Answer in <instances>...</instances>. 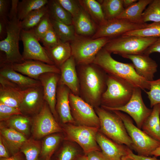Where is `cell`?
Here are the masks:
<instances>
[{
	"label": "cell",
	"mask_w": 160,
	"mask_h": 160,
	"mask_svg": "<svg viewBox=\"0 0 160 160\" xmlns=\"http://www.w3.org/2000/svg\"><path fill=\"white\" fill-rule=\"evenodd\" d=\"M79 96L94 108L101 105L107 88L108 74L93 63L76 65Z\"/></svg>",
	"instance_id": "1"
},
{
	"label": "cell",
	"mask_w": 160,
	"mask_h": 160,
	"mask_svg": "<svg viewBox=\"0 0 160 160\" xmlns=\"http://www.w3.org/2000/svg\"><path fill=\"white\" fill-rule=\"evenodd\" d=\"M100 122L102 133L115 142L132 150V141L121 118L113 111L101 106L94 108Z\"/></svg>",
	"instance_id": "3"
},
{
	"label": "cell",
	"mask_w": 160,
	"mask_h": 160,
	"mask_svg": "<svg viewBox=\"0 0 160 160\" xmlns=\"http://www.w3.org/2000/svg\"><path fill=\"white\" fill-rule=\"evenodd\" d=\"M47 5L48 14L50 19L68 25L72 24V16L60 4L57 0H48Z\"/></svg>",
	"instance_id": "29"
},
{
	"label": "cell",
	"mask_w": 160,
	"mask_h": 160,
	"mask_svg": "<svg viewBox=\"0 0 160 160\" xmlns=\"http://www.w3.org/2000/svg\"><path fill=\"white\" fill-rule=\"evenodd\" d=\"M71 92L66 86L58 84L55 109L61 121L64 124L75 122L71 114L69 104V96Z\"/></svg>",
	"instance_id": "22"
},
{
	"label": "cell",
	"mask_w": 160,
	"mask_h": 160,
	"mask_svg": "<svg viewBox=\"0 0 160 160\" xmlns=\"http://www.w3.org/2000/svg\"><path fill=\"white\" fill-rule=\"evenodd\" d=\"M111 53L103 48L96 55L93 63L102 69L108 75L122 79L134 87L144 91L149 90V81L138 75L132 63H124L114 59Z\"/></svg>",
	"instance_id": "2"
},
{
	"label": "cell",
	"mask_w": 160,
	"mask_h": 160,
	"mask_svg": "<svg viewBox=\"0 0 160 160\" xmlns=\"http://www.w3.org/2000/svg\"><path fill=\"white\" fill-rule=\"evenodd\" d=\"M141 90L140 88L135 87L130 100L122 106L114 108L101 107L110 111H119L127 113L135 121L137 127L141 129L144 122L152 110L147 108L144 103Z\"/></svg>",
	"instance_id": "13"
},
{
	"label": "cell",
	"mask_w": 160,
	"mask_h": 160,
	"mask_svg": "<svg viewBox=\"0 0 160 160\" xmlns=\"http://www.w3.org/2000/svg\"><path fill=\"white\" fill-rule=\"evenodd\" d=\"M51 156H48L45 159V160H50L51 157Z\"/></svg>",
	"instance_id": "58"
},
{
	"label": "cell",
	"mask_w": 160,
	"mask_h": 160,
	"mask_svg": "<svg viewBox=\"0 0 160 160\" xmlns=\"http://www.w3.org/2000/svg\"><path fill=\"white\" fill-rule=\"evenodd\" d=\"M11 65L6 63H0V76L14 83L23 90L41 85L39 80L25 76L15 71Z\"/></svg>",
	"instance_id": "23"
},
{
	"label": "cell",
	"mask_w": 160,
	"mask_h": 160,
	"mask_svg": "<svg viewBox=\"0 0 160 160\" xmlns=\"http://www.w3.org/2000/svg\"><path fill=\"white\" fill-rule=\"evenodd\" d=\"M158 160H160V159H158Z\"/></svg>",
	"instance_id": "59"
},
{
	"label": "cell",
	"mask_w": 160,
	"mask_h": 160,
	"mask_svg": "<svg viewBox=\"0 0 160 160\" xmlns=\"http://www.w3.org/2000/svg\"><path fill=\"white\" fill-rule=\"evenodd\" d=\"M48 12L47 5L29 13L21 21L22 30L28 31L33 29Z\"/></svg>",
	"instance_id": "34"
},
{
	"label": "cell",
	"mask_w": 160,
	"mask_h": 160,
	"mask_svg": "<svg viewBox=\"0 0 160 160\" xmlns=\"http://www.w3.org/2000/svg\"><path fill=\"white\" fill-rule=\"evenodd\" d=\"M69 101L71 114L75 122L79 125L100 127L99 118L92 106L71 92Z\"/></svg>",
	"instance_id": "10"
},
{
	"label": "cell",
	"mask_w": 160,
	"mask_h": 160,
	"mask_svg": "<svg viewBox=\"0 0 160 160\" xmlns=\"http://www.w3.org/2000/svg\"><path fill=\"white\" fill-rule=\"evenodd\" d=\"M111 39L108 38L93 39L77 35L70 42L72 56L76 65L92 63L98 53Z\"/></svg>",
	"instance_id": "5"
},
{
	"label": "cell",
	"mask_w": 160,
	"mask_h": 160,
	"mask_svg": "<svg viewBox=\"0 0 160 160\" xmlns=\"http://www.w3.org/2000/svg\"><path fill=\"white\" fill-rule=\"evenodd\" d=\"M52 26L60 40L63 42H69L73 40L77 35L73 25L50 19Z\"/></svg>",
	"instance_id": "32"
},
{
	"label": "cell",
	"mask_w": 160,
	"mask_h": 160,
	"mask_svg": "<svg viewBox=\"0 0 160 160\" xmlns=\"http://www.w3.org/2000/svg\"><path fill=\"white\" fill-rule=\"evenodd\" d=\"M45 102L41 85L30 88L25 90L19 109L22 114L33 117L39 112Z\"/></svg>",
	"instance_id": "15"
},
{
	"label": "cell",
	"mask_w": 160,
	"mask_h": 160,
	"mask_svg": "<svg viewBox=\"0 0 160 160\" xmlns=\"http://www.w3.org/2000/svg\"><path fill=\"white\" fill-rule=\"evenodd\" d=\"M149 82L150 89L148 91H145L150 101L151 107L152 108L156 105L160 104V78Z\"/></svg>",
	"instance_id": "40"
},
{
	"label": "cell",
	"mask_w": 160,
	"mask_h": 160,
	"mask_svg": "<svg viewBox=\"0 0 160 160\" xmlns=\"http://www.w3.org/2000/svg\"><path fill=\"white\" fill-rule=\"evenodd\" d=\"M122 35L144 37H160V22L149 24L146 27L127 32Z\"/></svg>",
	"instance_id": "38"
},
{
	"label": "cell",
	"mask_w": 160,
	"mask_h": 160,
	"mask_svg": "<svg viewBox=\"0 0 160 160\" xmlns=\"http://www.w3.org/2000/svg\"><path fill=\"white\" fill-rule=\"evenodd\" d=\"M98 1L101 5L106 20L117 18L124 9L123 0Z\"/></svg>",
	"instance_id": "31"
},
{
	"label": "cell",
	"mask_w": 160,
	"mask_h": 160,
	"mask_svg": "<svg viewBox=\"0 0 160 160\" xmlns=\"http://www.w3.org/2000/svg\"><path fill=\"white\" fill-rule=\"evenodd\" d=\"M99 128L69 124L63 130L67 139L78 143L86 155L93 151H101L96 140Z\"/></svg>",
	"instance_id": "9"
},
{
	"label": "cell",
	"mask_w": 160,
	"mask_h": 160,
	"mask_svg": "<svg viewBox=\"0 0 160 160\" xmlns=\"http://www.w3.org/2000/svg\"><path fill=\"white\" fill-rule=\"evenodd\" d=\"M77 154L76 149L71 145H65L61 150L57 160H74Z\"/></svg>",
	"instance_id": "45"
},
{
	"label": "cell",
	"mask_w": 160,
	"mask_h": 160,
	"mask_svg": "<svg viewBox=\"0 0 160 160\" xmlns=\"http://www.w3.org/2000/svg\"><path fill=\"white\" fill-rule=\"evenodd\" d=\"M155 52L160 53V37L157 39L144 52L143 54L149 56Z\"/></svg>",
	"instance_id": "47"
},
{
	"label": "cell",
	"mask_w": 160,
	"mask_h": 160,
	"mask_svg": "<svg viewBox=\"0 0 160 160\" xmlns=\"http://www.w3.org/2000/svg\"><path fill=\"white\" fill-rule=\"evenodd\" d=\"M96 140L107 160H121L122 158L128 155L131 149L127 145L117 143L99 132Z\"/></svg>",
	"instance_id": "18"
},
{
	"label": "cell",
	"mask_w": 160,
	"mask_h": 160,
	"mask_svg": "<svg viewBox=\"0 0 160 160\" xmlns=\"http://www.w3.org/2000/svg\"><path fill=\"white\" fill-rule=\"evenodd\" d=\"M24 92L25 90L0 76V102L19 108Z\"/></svg>",
	"instance_id": "19"
},
{
	"label": "cell",
	"mask_w": 160,
	"mask_h": 160,
	"mask_svg": "<svg viewBox=\"0 0 160 160\" xmlns=\"http://www.w3.org/2000/svg\"><path fill=\"white\" fill-rule=\"evenodd\" d=\"M52 26L50 19L47 13L43 17L37 25L32 30L40 41Z\"/></svg>",
	"instance_id": "41"
},
{
	"label": "cell",
	"mask_w": 160,
	"mask_h": 160,
	"mask_svg": "<svg viewBox=\"0 0 160 160\" xmlns=\"http://www.w3.org/2000/svg\"><path fill=\"white\" fill-rule=\"evenodd\" d=\"M152 0H139L129 7L124 9L116 18L125 19L132 23H143L142 14Z\"/></svg>",
	"instance_id": "28"
},
{
	"label": "cell",
	"mask_w": 160,
	"mask_h": 160,
	"mask_svg": "<svg viewBox=\"0 0 160 160\" xmlns=\"http://www.w3.org/2000/svg\"><path fill=\"white\" fill-rule=\"evenodd\" d=\"M19 0H12L11 6L8 15L9 20H11L17 18V6Z\"/></svg>",
	"instance_id": "48"
},
{
	"label": "cell",
	"mask_w": 160,
	"mask_h": 160,
	"mask_svg": "<svg viewBox=\"0 0 160 160\" xmlns=\"http://www.w3.org/2000/svg\"><path fill=\"white\" fill-rule=\"evenodd\" d=\"M0 137L4 142L8 151L12 155L19 153L26 137L11 128L0 125Z\"/></svg>",
	"instance_id": "25"
},
{
	"label": "cell",
	"mask_w": 160,
	"mask_h": 160,
	"mask_svg": "<svg viewBox=\"0 0 160 160\" xmlns=\"http://www.w3.org/2000/svg\"><path fill=\"white\" fill-rule=\"evenodd\" d=\"M134 88L124 79L108 75L107 88L102 97L101 106L114 108L124 105L130 100Z\"/></svg>",
	"instance_id": "4"
},
{
	"label": "cell",
	"mask_w": 160,
	"mask_h": 160,
	"mask_svg": "<svg viewBox=\"0 0 160 160\" xmlns=\"http://www.w3.org/2000/svg\"><path fill=\"white\" fill-rule=\"evenodd\" d=\"M9 21L0 19V39L1 40L4 39L7 36V26Z\"/></svg>",
	"instance_id": "51"
},
{
	"label": "cell",
	"mask_w": 160,
	"mask_h": 160,
	"mask_svg": "<svg viewBox=\"0 0 160 160\" xmlns=\"http://www.w3.org/2000/svg\"><path fill=\"white\" fill-rule=\"evenodd\" d=\"M60 4L72 16L76 17L79 13L81 6L79 0H57Z\"/></svg>",
	"instance_id": "42"
},
{
	"label": "cell",
	"mask_w": 160,
	"mask_h": 160,
	"mask_svg": "<svg viewBox=\"0 0 160 160\" xmlns=\"http://www.w3.org/2000/svg\"><path fill=\"white\" fill-rule=\"evenodd\" d=\"M20 38L23 44L22 55L25 60H33L40 61L48 64L54 65L49 57L44 47L39 43V41L32 30H22Z\"/></svg>",
	"instance_id": "14"
},
{
	"label": "cell",
	"mask_w": 160,
	"mask_h": 160,
	"mask_svg": "<svg viewBox=\"0 0 160 160\" xmlns=\"http://www.w3.org/2000/svg\"><path fill=\"white\" fill-rule=\"evenodd\" d=\"M122 57L132 61L135 71L138 75L148 81L153 80L158 65L149 56L142 54L126 55Z\"/></svg>",
	"instance_id": "20"
},
{
	"label": "cell",
	"mask_w": 160,
	"mask_h": 160,
	"mask_svg": "<svg viewBox=\"0 0 160 160\" xmlns=\"http://www.w3.org/2000/svg\"><path fill=\"white\" fill-rule=\"evenodd\" d=\"M40 41L42 43L44 47L46 48L53 47L61 41L52 26Z\"/></svg>",
	"instance_id": "43"
},
{
	"label": "cell",
	"mask_w": 160,
	"mask_h": 160,
	"mask_svg": "<svg viewBox=\"0 0 160 160\" xmlns=\"http://www.w3.org/2000/svg\"><path fill=\"white\" fill-rule=\"evenodd\" d=\"M11 65L15 71L37 80L40 75L45 73L53 72L60 74V68L55 65L48 64L38 60H25L23 63H14Z\"/></svg>",
	"instance_id": "16"
},
{
	"label": "cell",
	"mask_w": 160,
	"mask_h": 160,
	"mask_svg": "<svg viewBox=\"0 0 160 160\" xmlns=\"http://www.w3.org/2000/svg\"><path fill=\"white\" fill-rule=\"evenodd\" d=\"M85 155L88 160H107L101 151H93Z\"/></svg>",
	"instance_id": "49"
},
{
	"label": "cell",
	"mask_w": 160,
	"mask_h": 160,
	"mask_svg": "<svg viewBox=\"0 0 160 160\" xmlns=\"http://www.w3.org/2000/svg\"><path fill=\"white\" fill-rule=\"evenodd\" d=\"M41 146L39 142L33 139L27 140L21 147L20 151L25 155L26 160H39Z\"/></svg>",
	"instance_id": "36"
},
{
	"label": "cell",
	"mask_w": 160,
	"mask_h": 160,
	"mask_svg": "<svg viewBox=\"0 0 160 160\" xmlns=\"http://www.w3.org/2000/svg\"><path fill=\"white\" fill-rule=\"evenodd\" d=\"M127 156L134 160H158L156 157L154 156L153 157H151L149 156H145L135 154L133 153L131 149L129 150Z\"/></svg>",
	"instance_id": "50"
},
{
	"label": "cell",
	"mask_w": 160,
	"mask_h": 160,
	"mask_svg": "<svg viewBox=\"0 0 160 160\" xmlns=\"http://www.w3.org/2000/svg\"><path fill=\"white\" fill-rule=\"evenodd\" d=\"M151 155H153L156 157L160 156V146L152 152Z\"/></svg>",
	"instance_id": "55"
},
{
	"label": "cell",
	"mask_w": 160,
	"mask_h": 160,
	"mask_svg": "<svg viewBox=\"0 0 160 160\" xmlns=\"http://www.w3.org/2000/svg\"><path fill=\"white\" fill-rule=\"evenodd\" d=\"M55 119L45 101L39 112L32 117L31 130L33 137L39 139L49 135L61 132L62 129Z\"/></svg>",
	"instance_id": "12"
},
{
	"label": "cell",
	"mask_w": 160,
	"mask_h": 160,
	"mask_svg": "<svg viewBox=\"0 0 160 160\" xmlns=\"http://www.w3.org/2000/svg\"><path fill=\"white\" fill-rule=\"evenodd\" d=\"M8 150L4 142L0 137V157L2 158L9 157Z\"/></svg>",
	"instance_id": "52"
},
{
	"label": "cell",
	"mask_w": 160,
	"mask_h": 160,
	"mask_svg": "<svg viewBox=\"0 0 160 160\" xmlns=\"http://www.w3.org/2000/svg\"><path fill=\"white\" fill-rule=\"evenodd\" d=\"M142 14L143 23L160 22V0H152Z\"/></svg>",
	"instance_id": "39"
},
{
	"label": "cell",
	"mask_w": 160,
	"mask_h": 160,
	"mask_svg": "<svg viewBox=\"0 0 160 160\" xmlns=\"http://www.w3.org/2000/svg\"><path fill=\"white\" fill-rule=\"evenodd\" d=\"M21 30V21L17 18L9 20L7 36L0 41V51L4 53V56L1 55L3 59L0 63H20L25 60L19 50V41Z\"/></svg>",
	"instance_id": "8"
},
{
	"label": "cell",
	"mask_w": 160,
	"mask_h": 160,
	"mask_svg": "<svg viewBox=\"0 0 160 160\" xmlns=\"http://www.w3.org/2000/svg\"><path fill=\"white\" fill-rule=\"evenodd\" d=\"M47 0H23L17 6V18L22 21L29 13L41 8L47 4Z\"/></svg>",
	"instance_id": "35"
},
{
	"label": "cell",
	"mask_w": 160,
	"mask_h": 160,
	"mask_svg": "<svg viewBox=\"0 0 160 160\" xmlns=\"http://www.w3.org/2000/svg\"><path fill=\"white\" fill-rule=\"evenodd\" d=\"M60 74L48 72L40 75L38 80L43 87L44 98L55 119L58 117L55 109L57 87Z\"/></svg>",
	"instance_id": "17"
},
{
	"label": "cell",
	"mask_w": 160,
	"mask_h": 160,
	"mask_svg": "<svg viewBox=\"0 0 160 160\" xmlns=\"http://www.w3.org/2000/svg\"><path fill=\"white\" fill-rule=\"evenodd\" d=\"M22 114L19 108L13 107L0 102V121H5L13 116Z\"/></svg>",
	"instance_id": "44"
},
{
	"label": "cell",
	"mask_w": 160,
	"mask_h": 160,
	"mask_svg": "<svg viewBox=\"0 0 160 160\" xmlns=\"http://www.w3.org/2000/svg\"><path fill=\"white\" fill-rule=\"evenodd\" d=\"M61 138L57 134H52L45 137L41 145V156L45 158L51 156L58 146Z\"/></svg>",
	"instance_id": "37"
},
{
	"label": "cell",
	"mask_w": 160,
	"mask_h": 160,
	"mask_svg": "<svg viewBox=\"0 0 160 160\" xmlns=\"http://www.w3.org/2000/svg\"><path fill=\"white\" fill-rule=\"evenodd\" d=\"M0 160H23L20 155L19 153L7 158H2Z\"/></svg>",
	"instance_id": "54"
},
{
	"label": "cell",
	"mask_w": 160,
	"mask_h": 160,
	"mask_svg": "<svg viewBox=\"0 0 160 160\" xmlns=\"http://www.w3.org/2000/svg\"><path fill=\"white\" fill-rule=\"evenodd\" d=\"M76 160H88L86 155L80 156Z\"/></svg>",
	"instance_id": "56"
},
{
	"label": "cell",
	"mask_w": 160,
	"mask_h": 160,
	"mask_svg": "<svg viewBox=\"0 0 160 160\" xmlns=\"http://www.w3.org/2000/svg\"><path fill=\"white\" fill-rule=\"evenodd\" d=\"M121 160H134L128 157L127 156H125L122 158Z\"/></svg>",
	"instance_id": "57"
},
{
	"label": "cell",
	"mask_w": 160,
	"mask_h": 160,
	"mask_svg": "<svg viewBox=\"0 0 160 160\" xmlns=\"http://www.w3.org/2000/svg\"><path fill=\"white\" fill-rule=\"evenodd\" d=\"M160 104L153 107L150 115L144 122L143 131L153 139L160 142Z\"/></svg>",
	"instance_id": "27"
},
{
	"label": "cell",
	"mask_w": 160,
	"mask_h": 160,
	"mask_svg": "<svg viewBox=\"0 0 160 160\" xmlns=\"http://www.w3.org/2000/svg\"><path fill=\"white\" fill-rule=\"evenodd\" d=\"M137 1V0H123V5L124 9L131 6Z\"/></svg>",
	"instance_id": "53"
},
{
	"label": "cell",
	"mask_w": 160,
	"mask_h": 160,
	"mask_svg": "<svg viewBox=\"0 0 160 160\" xmlns=\"http://www.w3.org/2000/svg\"><path fill=\"white\" fill-rule=\"evenodd\" d=\"M149 24L147 23H137L127 20L115 18L106 20L98 25L97 30L92 39L108 38L112 39L122 35L131 31L146 27Z\"/></svg>",
	"instance_id": "11"
},
{
	"label": "cell",
	"mask_w": 160,
	"mask_h": 160,
	"mask_svg": "<svg viewBox=\"0 0 160 160\" xmlns=\"http://www.w3.org/2000/svg\"><path fill=\"white\" fill-rule=\"evenodd\" d=\"M5 121L7 127L14 129L26 137L29 135L31 122L29 116L23 114L15 115Z\"/></svg>",
	"instance_id": "33"
},
{
	"label": "cell",
	"mask_w": 160,
	"mask_h": 160,
	"mask_svg": "<svg viewBox=\"0 0 160 160\" xmlns=\"http://www.w3.org/2000/svg\"><path fill=\"white\" fill-rule=\"evenodd\" d=\"M76 64L72 56L59 68L60 78L58 84L67 87L74 94L79 95V84Z\"/></svg>",
	"instance_id": "21"
},
{
	"label": "cell",
	"mask_w": 160,
	"mask_h": 160,
	"mask_svg": "<svg viewBox=\"0 0 160 160\" xmlns=\"http://www.w3.org/2000/svg\"><path fill=\"white\" fill-rule=\"evenodd\" d=\"M77 35L92 37L95 33L98 25L81 6L78 14L72 19Z\"/></svg>",
	"instance_id": "24"
},
{
	"label": "cell",
	"mask_w": 160,
	"mask_h": 160,
	"mask_svg": "<svg viewBox=\"0 0 160 160\" xmlns=\"http://www.w3.org/2000/svg\"><path fill=\"white\" fill-rule=\"evenodd\" d=\"M81 7L99 25L105 21L104 15L101 5L98 1L79 0Z\"/></svg>",
	"instance_id": "30"
},
{
	"label": "cell",
	"mask_w": 160,
	"mask_h": 160,
	"mask_svg": "<svg viewBox=\"0 0 160 160\" xmlns=\"http://www.w3.org/2000/svg\"><path fill=\"white\" fill-rule=\"evenodd\" d=\"M158 39L134 36H121L111 39L103 48L110 53L126 55L141 54Z\"/></svg>",
	"instance_id": "6"
},
{
	"label": "cell",
	"mask_w": 160,
	"mask_h": 160,
	"mask_svg": "<svg viewBox=\"0 0 160 160\" xmlns=\"http://www.w3.org/2000/svg\"><path fill=\"white\" fill-rule=\"evenodd\" d=\"M11 1L0 0V19L9 21L8 15Z\"/></svg>",
	"instance_id": "46"
},
{
	"label": "cell",
	"mask_w": 160,
	"mask_h": 160,
	"mask_svg": "<svg viewBox=\"0 0 160 160\" xmlns=\"http://www.w3.org/2000/svg\"><path fill=\"white\" fill-rule=\"evenodd\" d=\"M123 121L132 141V150L138 155H151L152 152L160 146V142L152 138L135 126L129 116L119 111H113Z\"/></svg>",
	"instance_id": "7"
},
{
	"label": "cell",
	"mask_w": 160,
	"mask_h": 160,
	"mask_svg": "<svg viewBox=\"0 0 160 160\" xmlns=\"http://www.w3.org/2000/svg\"><path fill=\"white\" fill-rule=\"evenodd\" d=\"M44 48L54 65L59 68L72 56L69 42H63L61 41L53 47Z\"/></svg>",
	"instance_id": "26"
}]
</instances>
